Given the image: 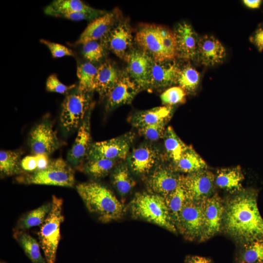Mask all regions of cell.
I'll return each instance as SVG.
<instances>
[{"label":"cell","instance_id":"1","mask_svg":"<svg viewBox=\"0 0 263 263\" xmlns=\"http://www.w3.org/2000/svg\"><path fill=\"white\" fill-rule=\"evenodd\" d=\"M257 190L243 189L225 203V232L243 244L263 239V219L257 205Z\"/></svg>","mask_w":263,"mask_h":263},{"label":"cell","instance_id":"2","mask_svg":"<svg viewBox=\"0 0 263 263\" xmlns=\"http://www.w3.org/2000/svg\"><path fill=\"white\" fill-rule=\"evenodd\" d=\"M76 190L88 211L100 221L107 223L121 219L124 205L104 186L95 182L78 184Z\"/></svg>","mask_w":263,"mask_h":263},{"label":"cell","instance_id":"3","mask_svg":"<svg viewBox=\"0 0 263 263\" xmlns=\"http://www.w3.org/2000/svg\"><path fill=\"white\" fill-rule=\"evenodd\" d=\"M135 40L141 50L153 60H175L177 57L174 32L166 27L143 26L137 32Z\"/></svg>","mask_w":263,"mask_h":263},{"label":"cell","instance_id":"4","mask_svg":"<svg viewBox=\"0 0 263 263\" xmlns=\"http://www.w3.org/2000/svg\"><path fill=\"white\" fill-rule=\"evenodd\" d=\"M130 209L134 217L177 233L176 227L163 196L151 192L137 193L131 202Z\"/></svg>","mask_w":263,"mask_h":263},{"label":"cell","instance_id":"5","mask_svg":"<svg viewBox=\"0 0 263 263\" xmlns=\"http://www.w3.org/2000/svg\"><path fill=\"white\" fill-rule=\"evenodd\" d=\"M63 200L53 195L52 208L38 233L39 243L47 263H55L60 239V227L64 220Z\"/></svg>","mask_w":263,"mask_h":263},{"label":"cell","instance_id":"6","mask_svg":"<svg viewBox=\"0 0 263 263\" xmlns=\"http://www.w3.org/2000/svg\"><path fill=\"white\" fill-rule=\"evenodd\" d=\"M19 180L21 183L26 184L65 187H72L75 184L73 169L61 158L50 162L44 169L28 173Z\"/></svg>","mask_w":263,"mask_h":263},{"label":"cell","instance_id":"7","mask_svg":"<svg viewBox=\"0 0 263 263\" xmlns=\"http://www.w3.org/2000/svg\"><path fill=\"white\" fill-rule=\"evenodd\" d=\"M90 93L77 89L68 94L61 106L60 121L64 130L70 132L80 125L91 106Z\"/></svg>","mask_w":263,"mask_h":263},{"label":"cell","instance_id":"8","mask_svg":"<svg viewBox=\"0 0 263 263\" xmlns=\"http://www.w3.org/2000/svg\"><path fill=\"white\" fill-rule=\"evenodd\" d=\"M202 202L188 200L175 223L177 230L188 240L200 241L202 236L204 226Z\"/></svg>","mask_w":263,"mask_h":263},{"label":"cell","instance_id":"9","mask_svg":"<svg viewBox=\"0 0 263 263\" xmlns=\"http://www.w3.org/2000/svg\"><path fill=\"white\" fill-rule=\"evenodd\" d=\"M215 176L206 169L180 176V184L186 193L188 200L202 202L213 194Z\"/></svg>","mask_w":263,"mask_h":263},{"label":"cell","instance_id":"10","mask_svg":"<svg viewBox=\"0 0 263 263\" xmlns=\"http://www.w3.org/2000/svg\"><path fill=\"white\" fill-rule=\"evenodd\" d=\"M134 138V134L129 132L114 138L95 142L91 145L88 156L89 159H125Z\"/></svg>","mask_w":263,"mask_h":263},{"label":"cell","instance_id":"11","mask_svg":"<svg viewBox=\"0 0 263 263\" xmlns=\"http://www.w3.org/2000/svg\"><path fill=\"white\" fill-rule=\"evenodd\" d=\"M204 226L200 241H205L221 230L223 225L225 203L221 198L215 194L202 202Z\"/></svg>","mask_w":263,"mask_h":263},{"label":"cell","instance_id":"12","mask_svg":"<svg viewBox=\"0 0 263 263\" xmlns=\"http://www.w3.org/2000/svg\"><path fill=\"white\" fill-rule=\"evenodd\" d=\"M100 40L105 48L121 58L125 59L132 51L133 38L129 25L126 22L116 23Z\"/></svg>","mask_w":263,"mask_h":263},{"label":"cell","instance_id":"13","mask_svg":"<svg viewBox=\"0 0 263 263\" xmlns=\"http://www.w3.org/2000/svg\"><path fill=\"white\" fill-rule=\"evenodd\" d=\"M140 88L128 73H121L118 80L106 95V108L113 109L131 102Z\"/></svg>","mask_w":263,"mask_h":263},{"label":"cell","instance_id":"14","mask_svg":"<svg viewBox=\"0 0 263 263\" xmlns=\"http://www.w3.org/2000/svg\"><path fill=\"white\" fill-rule=\"evenodd\" d=\"M173 32L177 57L185 60L196 59L199 38L191 25L186 22L179 23Z\"/></svg>","mask_w":263,"mask_h":263},{"label":"cell","instance_id":"15","mask_svg":"<svg viewBox=\"0 0 263 263\" xmlns=\"http://www.w3.org/2000/svg\"><path fill=\"white\" fill-rule=\"evenodd\" d=\"M30 145L35 155H48L56 150L59 142L56 132L47 123L37 125L30 133Z\"/></svg>","mask_w":263,"mask_h":263},{"label":"cell","instance_id":"16","mask_svg":"<svg viewBox=\"0 0 263 263\" xmlns=\"http://www.w3.org/2000/svg\"><path fill=\"white\" fill-rule=\"evenodd\" d=\"M180 67L175 60L157 61L152 59L149 88H161L177 83Z\"/></svg>","mask_w":263,"mask_h":263},{"label":"cell","instance_id":"17","mask_svg":"<svg viewBox=\"0 0 263 263\" xmlns=\"http://www.w3.org/2000/svg\"><path fill=\"white\" fill-rule=\"evenodd\" d=\"M128 73L140 88H149L150 73L152 58L142 50H132L125 59Z\"/></svg>","mask_w":263,"mask_h":263},{"label":"cell","instance_id":"18","mask_svg":"<svg viewBox=\"0 0 263 263\" xmlns=\"http://www.w3.org/2000/svg\"><path fill=\"white\" fill-rule=\"evenodd\" d=\"M180 182V176L174 171L159 167L150 176L148 185L151 193L165 198L177 188Z\"/></svg>","mask_w":263,"mask_h":263},{"label":"cell","instance_id":"19","mask_svg":"<svg viewBox=\"0 0 263 263\" xmlns=\"http://www.w3.org/2000/svg\"><path fill=\"white\" fill-rule=\"evenodd\" d=\"M226 55L221 42L211 36L199 38L196 59L203 65L211 66L221 63Z\"/></svg>","mask_w":263,"mask_h":263},{"label":"cell","instance_id":"20","mask_svg":"<svg viewBox=\"0 0 263 263\" xmlns=\"http://www.w3.org/2000/svg\"><path fill=\"white\" fill-rule=\"evenodd\" d=\"M116 18L113 12L104 15L92 20L80 36L77 44H83L91 41L102 39L112 29Z\"/></svg>","mask_w":263,"mask_h":263},{"label":"cell","instance_id":"21","mask_svg":"<svg viewBox=\"0 0 263 263\" xmlns=\"http://www.w3.org/2000/svg\"><path fill=\"white\" fill-rule=\"evenodd\" d=\"M90 120V113H87L79 126L77 136L69 152L68 160L74 166L80 164L88 155L91 146Z\"/></svg>","mask_w":263,"mask_h":263},{"label":"cell","instance_id":"22","mask_svg":"<svg viewBox=\"0 0 263 263\" xmlns=\"http://www.w3.org/2000/svg\"><path fill=\"white\" fill-rule=\"evenodd\" d=\"M158 160L157 151L147 144L134 149L129 159L132 169L137 174L149 172Z\"/></svg>","mask_w":263,"mask_h":263},{"label":"cell","instance_id":"23","mask_svg":"<svg viewBox=\"0 0 263 263\" xmlns=\"http://www.w3.org/2000/svg\"><path fill=\"white\" fill-rule=\"evenodd\" d=\"M120 74L111 63L106 61L102 63L97 68L94 90L101 96H106L117 82Z\"/></svg>","mask_w":263,"mask_h":263},{"label":"cell","instance_id":"24","mask_svg":"<svg viewBox=\"0 0 263 263\" xmlns=\"http://www.w3.org/2000/svg\"><path fill=\"white\" fill-rule=\"evenodd\" d=\"M244 176L240 166L222 168L217 171L216 184L230 193L239 192L243 189Z\"/></svg>","mask_w":263,"mask_h":263},{"label":"cell","instance_id":"25","mask_svg":"<svg viewBox=\"0 0 263 263\" xmlns=\"http://www.w3.org/2000/svg\"><path fill=\"white\" fill-rule=\"evenodd\" d=\"M172 112L170 106H159L136 113L132 118V124L139 129L145 126L168 120Z\"/></svg>","mask_w":263,"mask_h":263},{"label":"cell","instance_id":"26","mask_svg":"<svg viewBox=\"0 0 263 263\" xmlns=\"http://www.w3.org/2000/svg\"><path fill=\"white\" fill-rule=\"evenodd\" d=\"M94 9L80 0H55L44 9L45 14L58 17L60 15L76 12H93Z\"/></svg>","mask_w":263,"mask_h":263},{"label":"cell","instance_id":"27","mask_svg":"<svg viewBox=\"0 0 263 263\" xmlns=\"http://www.w3.org/2000/svg\"><path fill=\"white\" fill-rule=\"evenodd\" d=\"M14 237L32 263H47L41 254L39 243L34 238L20 230L15 231Z\"/></svg>","mask_w":263,"mask_h":263},{"label":"cell","instance_id":"28","mask_svg":"<svg viewBox=\"0 0 263 263\" xmlns=\"http://www.w3.org/2000/svg\"><path fill=\"white\" fill-rule=\"evenodd\" d=\"M174 164L176 170L188 174L207 168L206 162L190 146Z\"/></svg>","mask_w":263,"mask_h":263},{"label":"cell","instance_id":"29","mask_svg":"<svg viewBox=\"0 0 263 263\" xmlns=\"http://www.w3.org/2000/svg\"><path fill=\"white\" fill-rule=\"evenodd\" d=\"M52 208V202L43 204L22 216L18 221L17 227L24 230L42 225Z\"/></svg>","mask_w":263,"mask_h":263},{"label":"cell","instance_id":"30","mask_svg":"<svg viewBox=\"0 0 263 263\" xmlns=\"http://www.w3.org/2000/svg\"><path fill=\"white\" fill-rule=\"evenodd\" d=\"M163 137L166 152L175 163L181 158L189 146L181 140L171 126H169L166 129Z\"/></svg>","mask_w":263,"mask_h":263},{"label":"cell","instance_id":"31","mask_svg":"<svg viewBox=\"0 0 263 263\" xmlns=\"http://www.w3.org/2000/svg\"><path fill=\"white\" fill-rule=\"evenodd\" d=\"M97 68L90 62L79 64L77 68V76L79 80L78 89L90 93L94 91V85Z\"/></svg>","mask_w":263,"mask_h":263},{"label":"cell","instance_id":"32","mask_svg":"<svg viewBox=\"0 0 263 263\" xmlns=\"http://www.w3.org/2000/svg\"><path fill=\"white\" fill-rule=\"evenodd\" d=\"M112 182L117 192L122 196L127 195L134 187L135 181L125 165L117 167L112 174Z\"/></svg>","mask_w":263,"mask_h":263},{"label":"cell","instance_id":"33","mask_svg":"<svg viewBox=\"0 0 263 263\" xmlns=\"http://www.w3.org/2000/svg\"><path fill=\"white\" fill-rule=\"evenodd\" d=\"M239 257V263H263V239L244 244Z\"/></svg>","mask_w":263,"mask_h":263},{"label":"cell","instance_id":"34","mask_svg":"<svg viewBox=\"0 0 263 263\" xmlns=\"http://www.w3.org/2000/svg\"><path fill=\"white\" fill-rule=\"evenodd\" d=\"M116 160L98 158L89 159L83 167V170L89 175L99 179L106 176L114 167Z\"/></svg>","mask_w":263,"mask_h":263},{"label":"cell","instance_id":"35","mask_svg":"<svg viewBox=\"0 0 263 263\" xmlns=\"http://www.w3.org/2000/svg\"><path fill=\"white\" fill-rule=\"evenodd\" d=\"M19 155L11 150L0 152V171L2 175L11 176L22 172Z\"/></svg>","mask_w":263,"mask_h":263},{"label":"cell","instance_id":"36","mask_svg":"<svg viewBox=\"0 0 263 263\" xmlns=\"http://www.w3.org/2000/svg\"><path fill=\"white\" fill-rule=\"evenodd\" d=\"M170 215L175 225L178 217L188 200L185 191L180 182L177 188L165 198Z\"/></svg>","mask_w":263,"mask_h":263},{"label":"cell","instance_id":"37","mask_svg":"<svg viewBox=\"0 0 263 263\" xmlns=\"http://www.w3.org/2000/svg\"><path fill=\"white\" fill-rule=\"evenodd\" d=\"M199 72L188 64L180 68L177 83L186 92L192 93L197 89L200 81Z\"/></svg>","mask_w":263,"mask_h":263},{"label":"cell","instance_id":"38","mask_svg":"<svg viewBox=\"0 0 263 263\" xmlns=\"http://www.w3.org/2000/svg\"><path fill=\"white\" fill-rule=\"evenodd\" d=\"M105 48L97 41H91L82 44V54L88 62H99L105 55Z\"/></svg>","mask_w":263,"mask_h":263},{"label":"cell","instance_id":"39","mask_svg":"<svg viewBox=\"0 0 263 263\" xmlns=\"http://www.w3.org/2000/svg\"><path fill=\"white\" fill-rule=\"evenodd\" d=\"M186 92L180 86H173L165 91L160 95L164 104L167 106L183 102L186 98Z\"/></svg>","mask_w":263,"mask_h":263},{"label":"cell","instance_id":"40","mask_svg":"<svg viewBox=\"0 0 263 263\" xmlns=\"http://www.w3.org/2000/svg\"><path fill=\"white\" fill-rule=\"evenodd\" d=\"M167 120L148 125L139 129V132L146 138L156 141L164 136L166 131L165 125Z\"/></svg>","mask_w":263,"mask_h":263},{"label":"cell","instance_id":"41","mask_svg":"<svg viewBox=\"0 0 263 263\" xmlns=\"http://www.w3.org/2000/svg\"><path fill=\"white\" fill-rule=\"evenodd\" d=\"M40 41L48 47L54 58L74 56L73 52L71 49L62 44L43 39H40Z\"/></svg>","mask_w":263,"mask_h":263},{"label":"cell","instance_id":"42","mask_svg":"<svg viewBox=\"0 0 263 263\" xmlns=\"http://www.w3.org/2000/svg\"><path fill=\"white\" fill-rule=\"evenodd\" d=\"M75 85L66 86L59 80L57 76L52 74L48 76L46 82L47 91L64 94L73 89Z\"/></svg>","mask_w":263,"mask_h":263},{"label":"cell","instance_id":"43","mask_svg":"<svg viewBox=\"0 0 263 263\" xmlns=\"http://www.w3.org/2000/svg\"><path fill=\"white\" fill-rule=\"evenodd\" d=\"M22 171L32 173L38 170V159L37 155L27 156L21 161Z\"/></svg>","mask_w":263,"mask_h":263},{"label":"cell","instance_id":"44","mask_svg":"<svg viewBox=\"0 0 263 263\" xmlns=\"http://www.w3.org/2000/svg\"><path fill=\"white\" fill-rule=\"evenodd\" d=\"M250 40L260 52L263 50V27L256 30Z\"/></svg>","mask_w":263,"mask_h":263},{"label":"cell","instance_id":"45","mask_svg":"<svg viewBox=\"0 0 263 263\" xmlns=\"http://www.w3.org/2000/svg\"><path fill=\"white\" fill-rule=\"evenodd\" d=\"M185 263H212L208 258L196 255H188L186 257Z\"/></svg>","mask_w":263,"mask_h":263},{"label":"cell","instance_id":"46","mask_svg":"<svg viewBox=\"0 0 263 263\" xmlns=\"http://www.w3.org/2000/svg\"><path fill=\"white\" fill-rule=\"evenodd\" d=\"M37 155L38 159V170H42L47 167L50 162L49 161L48 156L42 154Z\"/></svg>","mask_w":263,"mask_h":263},{"label":"cell","instance_id":"47","mask_svg":"<svg viewBox=\"0 0 263 263\" xmlns=\"http://www.w3.org/2000/svg\"><path fill=\"white\" fill-rule=\"evenodd\" d=\"M243 1L247 7L255 9L260 7L262 1L260 0H244Z\"/></svg>","mask_w":263,"mask_h":263},{"label":"cell","instance_id":"48","mask_svg":"<svg viewBox=\"0 0 263 263\" xmlns=\"http://www.w3.org/2000/svg\"><path fill=\"white\" fill-rule=\"evenodd\" d=\"M0 263H5V262H1Z\"/></svg>","mask_w":263,"mask_h":263}]
</instances>
